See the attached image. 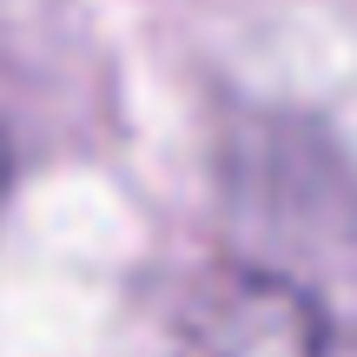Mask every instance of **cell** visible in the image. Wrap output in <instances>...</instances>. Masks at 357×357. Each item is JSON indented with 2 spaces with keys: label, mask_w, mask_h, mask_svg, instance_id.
Returning a JSON list of instances; mask_svg holds the SVG:
<instances>
[{
  "label": "cell",
  "mask_w": 357,
  "mask_h": 357,
  "mask_svg": "<svg viewBox=\"0 0 357 357\" xmlns=\"http://www.w3.org/2000/svg\"><path fill=\"white\" fill-rule=\"evenodd\" d=\"M337 324L305 284L258 265H225L192 291L178 357H324Z\"/></svg>",
  "instance_id": "6da1fadb"
},
{
  "label": "cell",
  "mask_w": 357,
  "mask_h": 357,
  "mask_svg": "<svg viewBox=\"0 0 357 357\" xmlns=\"http://www.w3.org/2000/svg\"><path fill=\"white\" fill-rule=\"evenodd\" d=\"M324 357H357V324H337V331H331V351H324Z\"/></svg>",
  "instance_id": "7a4b0ae2"
},
{
  "label": "cell",
  "mask_w": 357,
  "mask_h": 357,
  "mask_svg": "<svg viewBox=\"0 0 357 357\" xmlns=\"http://www.w3.org/2000/svg\"><path fill=\"white\" fill-rule=\"evenodd\" d=\"M0 192H7V139H0Z\"/></svg>",
  "instance_id": "3957f363"
}]
</instances>
